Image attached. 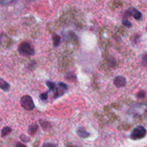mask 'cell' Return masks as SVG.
Returning a JSON list of instances; mask_svg holds the SVG:
<instances>
[{
  "instance_id": "7a4b0ae2",
  "label": "cell",
  "mask_w": 147,
  "mask_h": 147,
  "mask_svg": "<svg viewBox=\"0 0 147 147\" xmlns=\"http://www.w3.org/2000/svg\"><path fill=\"white\" fill-rule=\"evenodd\" d=\"M146 134V130L143 126H139L135 128L131 134V138L134 140H137V139H143Z\"/></svg>"
},
{
  "instance_id": "3957f363",
  "label": "cell",
  "mask_w": 147,
  "mask_h": 147,
  "mask_svg": "<svg viewBox=\"0 0 147 147\" xmlns=\"http://www.w3.org/2000/svg\"><path fill=\"white\" fill-rule=\"evenodd\" d=\"M22 106L27 111H32L34 109V103L30 96H24L20 100Z\"/></svg>"
},
{
  "instance_id": "d6986e66",
  "label": "cell",
  "mask_w": 147,
  "mask_h": 147,
  "mask_svg": "<svg viewBox=\"0 0 147 147\" xmlns=\"http://www.w3.org/2000/svg\"><path fill=\"white\" fill-rule=\"evenodd\" d=\"M42 147H57V145L53 144H45Z\"/></svg>"
},
{
  "instance_id": "44dd1931",
  "label": "cell",
  "mask_w": 147,
  "mask_h": 147,
  "mask_svg": "<svg viewBox=\"0 0 147 147\" xmlns=\"http://www.w3.org/2000/svg\"><path fill=\"white\" fill-rule=\"evenodd\" d=\"M146 31H147V27H146Z\"/></svg>"
},
{
  "instance_id": "8fae6325",
  "label": "cell",
  "mask_w": 147,
  "mask_h": 147,
  "mask_svg": "<svg viewBox=\"0 0 147 147\" xmlns=\"http://www.w3.org/2000/svg\"><path fill=\"white\" fill-rule=\"evenodd\" d=\"M46 84H47V86H48L50 90H54L55 88V83H53V82L47 81L46 82Z\"/></svg>"
},
{
  "instance_id": "6da1fadb",
  "label": "cell",
  "mask_w": 147,
  "mask_h": 147,
  "mask_svg": "<svg viewBox=\"0 0 147 147\" xmlns=\"http://www.w3.org/2000/svg\"><path fill=\"white\" fill-rule=\"evenodd\" d=\"M19 53L23 56L34 55V50L30 44L27 42H23L18 47Z\"/></svg>"
},
{
  "instance_id": "ac0fdd59",
  "label": "cell",
  "mask_w": 147,
  "mask_h": 147,
  "mask_svg": "<svg viewBox=\"0 0 147 147\" xmlns=\"http://www.w3.org/2000/svg\"><path fill=\"white\" fill-rule=\"evenodd\" d=\"M20 139H22V140L23 141V142H28L29 141V139L27 137V136H25V135H21V137H20Z\"/></svg>"
},
{
  "instance_id": "4fadbf2b",
  "label": "cell",
  "mask_w": 147,
  "mask_h": 147,
  "mask_svg": "<svg viewBox=\"0 0 147 147\" xmlns=\"http://www.w3.org/2000/svg\"><path fill=\"white\" fill-rule=\"evenodd\" d=\"M47 96H48V93H43L40 96V99L42 100H46L47 99Z\"/></svg>"
},
{
  "instance_id": "30bf717a",
  "label": "cell",
  "mask_w": 147,
  "mask_h": 147,
  "mask_svg": "<svg viewBox=\"0 0 147 147\" xmlns=\"http://www.w3.org/2000/svg\"><path fill=\"white\" fill-rule=\"evenodd\" d=\"M37 129H38V126H37V124H32L29 127V133L31 134H33L35 133L37 131Z\"/></svg>"
},
{
  "instance_id": "9a60e30c",
  "label": "cell",
  "mask_w": 147,
  "mask_h": 147,
  "mask_svg": "<svg viewBox=\"0 0 147 147\" xmlns=\"http://www.w3.org/2000/svg\"><path fill=\"white\" fill-rule=\"evenodd\" d=\"M137 96L139 98H144L146 96V93H145L144 91H140L137 94Z\"/></svg>"
},
{
  "instance_id": "ffe728a7",
  "label": "cell",
  "mask_w": 147,
  "mask_h": 147,
  "mask_svg": "<svg viewBox=\"0 0 147 147\" xmlns=\"http://www.w3.org/2000/svg\"><path fill=\"white\" fill-rule=\"evenodd\" d=\"M16 147H27V146H26L24 144H23L20 143V142H19V143H17V145H16Z\"/></svg>"
},
{
  "instance_id": "2e32d148",
  "label": "cell",
  "mask_w": 147,
  "mask_h": 147,
  "mask_svg": "<svg viewBox=\"0 0 147 147\" xmlns=\"http://www.w3.org/2000/svg\"><path fill=\"white\" fill-rule=\"evenodd\" d=\"M59 87H60L61 88H63V90H67V85L65 84V83H59Z\"/></svg>"
},
{
  "instance_id": "9c48e42d",
  "label": "cell",
  "mask_w": 147,
  "mask_h": 147,
  "mask_svg": "<svg viewBox=\"0 0 147 147\" xmlns=\"http://www.w3.org/2000/svg\"><path fill=\"white\" fill-rule=\"evenodd\" d=\"M11 131V129L9 126H6V127L3 128V129L1 130V136H4L8 135L10 132Z\"/></svg>"
},
{
  "instance_id": "e0dca14e",
  "label": "cell",
  "mask_w": 147,
  "mask_h": 147,
  "mask_svg": "<svg viewBox=\"0 0 147 147\" xmlns=\"http://www.w3.org/2000/svg\"><path fill=\"white\" fill-rule=\"evenodd\" d=\"M142 62H143V65H146L147 64V53L143 56V58H142Z\"/></svg>"
},
{
  "instance_id": "ba28073f",
  "label": "cell",
  "mask_w": 147,
  "mask_h": 147,
  "mask_svg": "<svg viewBox=\"0 0 147 147\" xmlns=\"http://www.w3.org/2000/svg\"><path fill=\"white\" fill-rule=\"evenodd\" d=\"M53 45H54L55 47H57V46L60 45V41H61V38H60V37L59 35H57V34L53 36Z\"/></svg>"
},
{
  "instance_id": "8992f818",
  "label": "cell",
  "mask_w": 147,
  "mask_h": 147,
  "mask_svg": "<svg viewBox=\"0 0 147 147\" xmlns=\"http://www.w3.org/2000/svg\"><path fill=\"white\" fill-rule=\"evenodd\" d=\"M78 135L81 138H88L90 136V133L87 131L84 128H79L77 131Z\"/></svg>"
},
{
  "instance_id": "7c38bea8",
  "label": "cell",
  "mask_w": 147,
  "mask_h": 147,
  "mask_svg": "<svg viewBox=\"0 0 147 147\" xmlns=\"http://www.w3.org/2000/svg\"><path fill=\"white\" fill-rule=\"evenodd\" d=\"M122 23H123V24L124 26H126V27H132V24H131V23L129 21V20H128V19H125V18H123V21H122Z\"/></svg>"
},
{
  "instance_id": "277c9868",
  "label": "cell",
  "mask_w": 147,
  "mask_h": 147,
  "mask_svg": "<svg viewBox=\"0 0 147 147\" xmlns=\"http://www.w3.org/2000/svg\"><path fill=\"white\" fill-rule=\"evenodd\" d=\"M133 16L136 20H140L142 17V14L139 11L138 9H136V8H134V7H131L129 8L127 11H126L124 15V18L127 19L129 16Z\"/></svg>"
},
{
  "instance_id": "5bb4252c",
  "label": "cell",
  "mask_w": 147,
  "mask_h": 147,
  "mask_svg": "<svg viewBox=\"0 0 147 147\" xmlns=\"http://www.w3.org/2000/svg\"><path fill=\"white\" fill-rule=\"evenodd\" d=\"M14 0H0L1 5H6V4H9L11 3Z\"/></svg>"
},
{
  "instance_id": "52a82bcc",
  "label": "cell",
  "mask_w": 147,
  "mask_h": 147,
  "mask_svg": "<svg viewBox=\"0 0 147 147\" xmlns=\"http://www.w3.org/2000/svg\"><path fill=\"white\" fill-rule=\"evenodd\" d=\"M0 87L4 91H9L10 89L9 84L6 81H4L2 78L0 79Z\"/></svg>"
},
{
  "instance_id": "5b68a950",
  "label": "cell",
  "mask_w": 147,
  "mask_h": 147,
  "mask_svg": "<svg viewBox=\"0 0 147 147\" xmlns=\"http://www.w3.org/2000/svg\"><path fill=\"white\" fill-rule=\"evenodd\" d=\"M113 84L117 88L124 87L126 84V80L123 76H117L113 80Z\"/></svg>"
}]
</instances>
